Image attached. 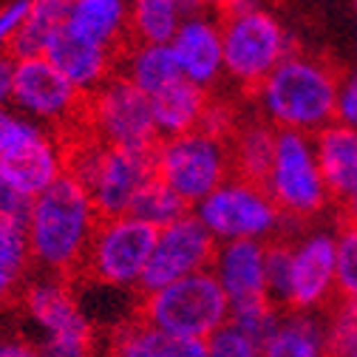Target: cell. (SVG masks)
<instances>
[{
    "label": "cell",
    "mask_w": 357,
    "mask_h": 357,
    "mask_svg": "<svg viewBox=\"0 0 357 357\" xmlns=\"http://www.w3.org/2000/svg\"><path fill=\"white\" fill-rule=\"evenodd\" d=\"M100 213L85 188L68 173L31 202L26 238L37 273L77 281L100 227Z\"/></svg>",
    "instance_id": "1"
},
{
    "label": "cell",
    "mask_w": 357,
    "mask_h": 357,
    "mask_svg": "<svg viewBox=\"0 0 357 357\" xmlns=\"http://www.w3.org/2000/svg\"><path fill=\"white\" fill-rule=\"evenodd\" d=\"M66 173L85 188L100 218L128 215L137 193L156 178V151H125L100 142L85 128L60 137Z\"/></svg>",
    "instance_id": "2"
},
{
    "label": "cell",
    "mask_w": 357,
    "mask_h": 357,
    "mask_svg": "<svg viewBox=\"0 0 357 357\" xmlns=\"http://www.w3.org/2000/svg\"><path fill=\"white\" fill-rule=\"evenodd\" d=\"M340 77L343 71L329 54L287 52L261 88L270 119L298 133L329 128L340 102Z\"/></svg>",
    "instance_id": "3"
},
{
    "label": "cell",
    "mask_w": 357,
    "mask_h": 357,
    "mask_svg": "<svg viewBox=\"0 0 357 357\" xmlns=\"http://www.w3.org/2000/svg\"><path fill=\"white\" fill-rule=\"evenodd\" d=\"M137 321L178 340L207 343L215 332L230 324V298L225 295L215 275L204 270L159 292L139 295Z\"/></svg>",
    "instance_id": "4"
},
{
    "label": "cell",
    "mask_w": 357,
    "mask_h": 357,
    "mask_svg": "<svg viewBox=\"0 0 357 357\" xmlns=\"http://www.w3.org/2000/svg\"><path fill=\"white\" fill-rule=\"evenodd\" d=\"M215 17L221 34V60L238 79L241 94L247 100L258 97L266 77L289 52L281 26L266 12L252 9L247 0H227L215 6Z\"/></svg>",
    "instance_id": "5"
},
{
    "label": "cell",
    "mask_w": 357,
    "mask_h": 357,
    "mask_svg": "<svg viewBox=\"0 0 357 357\" xmlns=\"http://www.w3.org/2000/svg\"><path fill=\"white\" fill-rule=\"evenodd\" d=\"M17 303L40 332V340H34L40 357H97V329L77 303L74 281L37 273Z\"/></svg>",
    "instance_id": "6"
},
{
    "label": "cell",
    "mask_w": 357,
    "mask_h": 357,
    "mask_svg": "<svg viewBox=\"0 0 357 357\" xmlns=\"http://www.w3.org/2000/svg\"><path fill=\"white\" fill-rule=\"evenodd\" d=\"M82 128L100 142L125 151H156L165 139L151 97L119 74L85 97Z\"/></svg>",
    "instance_id": "7"
},
{
    "label": "cell",
    "mask_w": 357,
    "mask_h": 357,
    "mask_svg": "<svg viewBox=\"0 0 357 357\" xmlns=\"http://www.w3.org/2000/svg\"><path fill=\"white\" fill-rule=\"evenodd\" d=\"M159 230L133 215L102 218L79 278L114 289H139Z\"/></svg>",
    "instance_id": "8"
},
{
    "label": "cell",
    "mask_w": 357,
    "mask_h": 357,
    "mask_svg": "<svg viewBox=\"0 0 357 357\" xmlns=\"http://www.w3.org/2000/svg\"><path fill=\"white\" fill-rule=\"evenodd\" d=\"M12 108L57 137H66V133L82 130L85 94L77 91L49 57H20L15 60Z\"/></svg>",
    "instance_id": "9"
},
{
    "label": "cell",
    "mask_w": 357,
    "mask_h": 357,
    "mask_svg": "<svg viewBox=\"0 0 357 357\" xmlns=\"http://www.w3.org/2000/svg\"><path fill=\"white\" fill-rule=\"evenodd\" d=\"M156 176L190 207L202 204L230 176L225 139L207 137L202 130L162 139L156 151Z\"/></svg>",
    "instance_id": "10"
},
{
    "label": "cell",
    "mask_w": 357,
    "mask_h": 357,
    "mask_svg": "<svg viewBox=\"0 0 357 357\" xmlns=\"http://www.w3.org/2000/svg\"><path fill=\"white\" fill-rule=\"evenodd\" d=\"M270 199L287 221H312L329 202L318 159L312 156L306 137L298 130H278Z\"/></svg>",
    "instance_id": "11"
},
{
    "label": "cell",
    "mask_w": 357,
    "mask_h": 357,
    "mask_svg": "<svg viewBox=\"0 0 357 357\" xmlns=\"http://www.w3.org/2000/svg\"><path fill=\"white\" fill-rule=\"evenodd\" d=\"M215 238L213 233L202 225L199 215H185L173 221L170 227L159 230L156 247L151 252V261L145 266V275L139 281V295L159 292L176 281H182L188 275L204 273L215 261Z\"/></svg>",
    "instance_id": "12"
},
{
    "label": "cell",
    "mask_w": 357,
    "mask_h": 357,
    "mask_svg": "<svg viewBox=\"0 0 357 357\" xmlns=\"http://www.w3.org/2000/svg\"><path fill=\"white\" fill-rule=\"evenodd\" d=\"M199 218L215 241L273 238L284 221L270 196L238 182H225L215 193H210L199 204Z\"/></svg>",
    "instance_id": "13"
},
{
    "label": "cell",
    "mask_w": 357,
    "mask_h": 357,
    "mask_svg": "<svg viewBox=\"0 0 357 357\" xmlns=\"http://www.w3.org/2000/svg\"><path fill=\"white\" fill-rule=\"evenodd\" d=\"M337 298L335 292V238L326 233L309 236L295 244L289 270L287 315H321Z\"/></svg>",
    "instance_id": "14"
},
{
    "label": "cell",
    "mask_w": 357,
    "mask_h": 357,
    "mask_svg": "<svg viewBox=\"0 0 357 357\" xmlns=\"http://www.w3.org/2000/svg\"><path fill=\"white\" fill-rule=\"evenodd\" d=\"M227 148V182L247 185L264 196H270L275 151H278V125L258 114H238L236 128L225 139Z\"/></svg>",
    "instance_id": "15"
},
{
    "label": "cell",
    "mask_w": 357,
    "mask_h": 357,
    "mask_svg": "<svg viewBox=\"0 0 357 357\" xmlns=\"http://www.w3.org/2000/svg\"><path fill=\"white\" fill-rule=\"evenodd\" d=\"M210 273L230 298V306L270 301L264 241H252V238L225 241L215 250V261L210 266Z\"/></svg>",
    "instance_id": "16"
},
{
    "label": "cell",
    "mask_w": 357,
    "mask_h": 357,
    "mask_svg": "<svg viewBox=\"0 0 357 357\" xmlns=\"http://www.w3.org/2000/svg\"><path fill=\"white\" fill-rule=\"evenodd\" d=\"M46 57L52 66L77 88L79 94H94L100 85H105L111 77L119 74V52L97 46L68 29L49 46Z\"/></svg>",
    "instance_id": "17"
},
{
    "label": "cell",
    "mask_w": 357,
    "mask_h": 357,
    "mask_svg": "<svg viewBox=\"0 0 357 357\" xmlns=\"http://www.w3.org/2000/svg\"><path fill=\"white\" fill-rule=\"evenodd\" d=\"M128 0H74L66 29L97 46L119 52L122 57V52L133 43L128 29Z\"/></svg>",
    "instance_id": "18"
},
{
    "label": "cell",
    "mask_w": 357,
    "mask_h": 357,
    "mask_svg": "<svg viewBox=\"0 0 357 357\" xmlns=\"http://www.w3.org/2000/svg\"><path fill=\"white\" fill-rule=\"evenodd\" d=\"M170 49L182 66V74L196 82V85H210L218 74V66L225 63L221 60V34L213 23L193 17L185 26H178Z\"/></svg>",
    "instance_id": "19"
},
{
    "label": "cell",
    "mask_w": 357,
    "mask_h": 357,
    "mask_svg": "<svg viewBox=\"0 0 357 357\" xmlns=\"http://www.w3.org/2000/svg\"><path fill=\"white\" fill-rule=\"evenodd\" d=\"M318 167L329 199L337 204L357 185V130L329 125L318 133Z\"/></svg>",
    "instance_id": "20"
},
{
    "label": "cell",
    "mask_w": 357,
    "mask_h": 357,
    "mask_svg": "<svg viewBox=\"0 0 357 357\" xmlns=\"http://www.w3.org/2000/svg\"><path fill=\"white\" fill-rule=\"evenodd\" d=\"M102 357H207V343L162 335L133 318L111 335Z\"/></svg>",
    "instance_id": "21"
},
{
    "label": "cell",
    "mask_w": 357,
    "mask_h": 357,
    "mask_svg": "<svg viewBox=\"0 0 357 357\" xmlns=\"http://www.w3.org/2000/svg\"><path fill=\"white\" fill-rule=\"evenodd\" d=\"M207 100H210L207 88L190 82L188 77L176 79L173 85L165 88V91L151 97L153 116H156L162 137L170 139V137H182V133L196 130V125L207 108Z\"/></svg>",
    "instance_id": "22"
},
{
    "label": "cell",
    "mask_w": 357,
    "mask_h": 357,
    "mask_svg": "<svg viewBox=\"0 0 357 357\" xmlns=\"http://www.w3.org/2000/svg\"><path fill=\"white\" fill-rule=\"evenodd\" d=\"M74 0H29V15L23 20V29L17 31L9 54L15 60L20 57H46L49 46L63 34L68 26Z\"/></svg>",
    "instance_id": "23"
},
{
    "label": "cell",
    "mask_w": 357,
    "mask_h": 357,
    "mask_svg": "<svg viewBox=\"0 0 357 357\" xmlns=\"http://www.w3.org/2000/svg\"><path fill=\"white\" fill-rule=\"evenodd\" d=\"M119 77L130 79L142 94L156 97L185 74L170 46H139V43H130L119 57Z\"/></svg>",
    "instance_id": "24"
},
{
    "label": "cell",
    "mask_w": 357,
    "mask_h": 357,
    "mask_svg": "<svg viewBox=\"0 0 357 357\" xmlns=\"http://www.w3.org/2000/svg\"><path fill=\"white\" fill-rule=\"evenodd\" d=\"M261 357H329L324 315H284L275 335L261 346Z\"/></svg>",
    "instance_id": "25"
},
{
    "label": "cell",
    "mask_w": 357,
    "mask_h": 357,
    "mask_svg": "<svg viewBox=\"0 0 357 357\" xmlns=\"http://www.w3.org/2000/svg\"><path fill=\"white\" fill-rule=\"evenodd\" d=\"M34 275V261L26 238V227L17 221L0 218V309L12 306L29 278Z\"/></svg>",
    "instance_id": "26"
},
{
    "label": "cell",
    "mask_w": 357,
    "mask_h": 357,
    "mask_svg": "<svg viewBox=\"0 0 357 357\" xmlns=\"http://www.w3.org/2000/svg\"><path fill=\"white\" fill-rule=\"evenodd\" d=\"M182 9H193L190 0H130L128 29L133 43L139 46H170L176 37L178 15Z\"/></svg>",
    "instance_id": "27"
},
{
    "label": "cell",
    "mask_w": 357,
    "mask_h": 357,
    "mask_svg": "<svg viewBox=\"0 0 357 357\" xmlns=\"http://www.w3.org/2000/svg\"><path fill=\"white\" fill-rule=\"evenodd\" d=\"M128 215L145 221V225H151L156 230H165V227L173 225V221L190 215V204L182 196H178V193H173L162 182V178L156 176V178H151V182L137 193V199H133Z\"/></svg>",
    "instance_id": "28"
},
{
    "label": "cell",
    "mask_w": 357,
    "mask_h": 357,
    "mask_svg": "<svg viewBox=\"0 0 357 357\" xmlns=\"http://www.w3.org/2000/svg\"><path fill=\"white\" fill-rule=\"evenodd\" d=\"M321 315L326 326V354L349 357L351 351H357V301L335 298Z\"/></svg>",
    "instance_id": "29"
},
{
    "label": "cell",
    "mask_w": 357,
    "mask_h": 357,
    "mask_svg": "<svg viewBox=\"0 0 357 357\" xmlns=\"http://www.w3.org/2000/svg\"><path fill=\"white\" fill-rule=\"evenodd\" d=\"M284 321V312L273 303V301H252V303H241V306H230V324L233 329H238L241 335H247L252 343L264 346L275 335V329Z\"/></svg>",
    "instance_id": "30"
},
{
    "label": "cell",
    "mask_w": 357,
    "mask_h": 357,
    "mask_svg": "<svg viewBox=\"0 0 357 357\" xmlns=\"http://www.w3.org/2000/svg\"><path fill=\"white\" fill-rule=\"evenodd\" d=\"M49 128H43L40 122L29 119L17 108H0V162H6L17 156L20 151L31 148L34 142L49 137Z\"/></svg>",
    "instance_id": "31"
},
{
    "label": "cell",
    "mask_w": 357,
    "mask_h": 357,
    "mask_svg": "<svg viewBox=\"0 0 357 357\" xmlns=\"http://www.w3.org/2000/svg\"><path fill=\"white\" fill-rule=\"evenodd\" d=\"M335 292H337V298L357 301V225H337Z\"/></svg>",
    "instance_id": "32"
},
{
    "label": "cell",
    "mask_w": 357,
    "mask_h": 357,
    "mask_svg": "<svg viewBox=\"0 0 357 357\" xmlns=\"http://www.w3.org/2000/svg\"><path fill=\"white\" fill-rule=\"evenodd\" d=\"M207 357H261V346L233 326H225L207 340Z\"/></svg>",
    "instance_id": "33"
},
{
    "label": "cell",
    "mask_w": 357,
    "mask_h": 357,
    "mask_svg": "<svg viewBox=\"0 0 357 357\" xmlns=\"http://www.w3.org/2000/svg\"><path fill=\"white\" fill-rule=\"evenodd\" d=\"M31 202L23 190H17V185L12 178L0 170V218L6 221H17V225H26L29 218V210H31Z\"/></svg>",
    "instance_id": "34"
},
{
    "label": "cell",
    "mask_w": 357,
    "mask_h": 357,
    "mask_svg": "<svg viewBox=\"0 0 357 357\" xmlns=\"http://www.w3.org/2000/svg\"><path fill=\"white\" fill-rule=\"evenodd\" d=\"M29 15V0H6L0 6V52H9L17 31L23 29V20Z\"/></svg>",
    "instance_id": "35"
},
{
    "label": "cell",
    "mask_w": 357,
    "mask_h": 357,
    "mask_svg": "<svg viewBox=\"0 0 357 357\" xmlns=\"http://www.w3.org/2000/svg\"><path fill=\"white\" fill-rule=\"evenodd\" d=\"M0 357H40V351L37 343L23 332H6L0 335Z\"/></svg>",
    "instance_id": "36"
},
{
    "label": "cell",
    "mask_w": 357,
    "mask_h": 357,
    "mask_svg": "<svg viewBox=\"0 0 357 357\" xmlns=\"http://www.w3.org/2000/svg\"><path fill=\"white\" fill-rule=\"evenodd\" d=\"M15 91V57L9 52H0V108L12 105Z\"/></svg>",
    "instance_id": "37"
},
{
    "label": "cell",
    "mask_w": 357,
    "mask_h": 357,
    "mask_svg": "<svg viewBox=\"0 0 357 357\" xmlns=\"http://www.w3.org/2000/svg\"><path fill=\"white\" fill-rule=\"evenodd\" d=\"M335 207H337V225H357V185Z\"/></svg>",
    "instance_id": "38"
},
{
    "label": "cell",
    "mask_w": 357,
    "mask_h": 357,
    "mask_svg": "<svg viewBox=\"0 0 357 357\" xmlns=\"http://www.w3.org/2000/svg\"><path fill=\"white\" fill-rule=\"evenodd\" d=\"M337 114H340L346 122L357 125V88H354V85H351V88H346V91L340 94V102H337Z\"/></svg>",
    "instance_id": "39"
},
{
    "label": "cell",
    "mask_w": 357,
    "mask_h": 357,
    "mask_svg": "<svg viewBox=\"0 0 357 357\" xmlns=\"http://www.w3.org/2000/svg\"><path fill=\"white\" fill-rule=\"evenodd\" d=\"M221 3H227V0H207V6H213V9L221 6ZM199 6H202V0H199Z\"/></svg>",
    "instance_id": "40"
},
{
    "label": "cell",
    "mask_w": 357,
    "mask_h": 357,
    "mask_svg": "<svg viewBox=\"0 0 357 357\" xmlns=\"http://www.w3.org/2000/svg\"><path fill=\"white\" fill-rule=\"evenodd\" d=\"M351 85H354V88H357V77H354V82H351Z\"/></svg>",
    "instance_id": "41"
},
{
    "label": "cell",
    "mask_w": 357,
    "mask_h": 357,
    "mask_svg": "<svg viewBox=\"0 0 357 357\" xmlns=\"http://www.w3.org/2000/svg\"><path fill=\"white\" fill-rule=\"evenodd\" d=\"M349 357H357V351H351V354H349Z\"/></svg>",
    "instance_id": "42"
},
{
    "label": "cell",
    "mask_w": 357,
    "mask_h": 357,
    "mask_svg": "<svg viewBox=\"0 0 357 357\" xmlns=\"http://www.w3.org/2000/svg\"><path fill=\"white\" fill-rule=\"evenodd\" d=\"M354 3H357V0H354Z\"/></svg>",
    "instance_id": "43"
}]
</instances>
